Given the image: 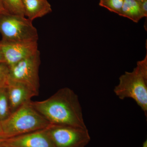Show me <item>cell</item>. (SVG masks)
<instances>
[{"label":"cell","instance_id":"5bb4252c","mask_svg":"<svg viewBox=\"0 0 147 147\" xmlns=\"http://www.w3.org/2000/svg\"><path fill=\"white\" fill-rule=\"evenodd\" d=\"M124 2V0H100L99 5L119 15Z\"/></svg>","mask_w":147,"mask_h":147},{"label":"cell","instance_id":"30bf717a","mask_svg":"<svg viewBox=\"0 0 147 147\" xmlns=\"http://www.w3.org/2000/svg\"><path fill=\"white\" fill-rule=\"evenodd\" d=\"M22 2L25 16L32 22L52 11L51 5L47 0H22Z\"/></svg>","mask_w":147,"mask_h":147},{"label":"cell","instance_id":"44dd1931","mask_svg":"<svg viewBox=\"0 0 147 147\" xmlns=\"http://www.w3.org/2000/svg\"><path fill=\"white\" fill-rule=\"evenodd\" d=\"M6 138L0 135V144H1V143L2 142H3V141L5 139H6Z\"/></svg>","mask_w":147,"mask_h":147},{"label":"cell","instance_id":"8fae6325","mask_svg":"<svg viewBox=\"0 0 147 147\" xmlns=\"http://www.w3.org/2000/svg\"><path fill=\"white\" fill-rule=\"evenodd\" d=\"M119 15L128 18L136 23L145 17L141 9L140 2L136 0H124Z\"/></svg>","mask_w":147,"mask_h":147},{"label":"cell","instance_id":"ba28073f","mask_svg":"<svg viewBox=\"0 0 147 147\" xmlns=\"http://www.w3.org/2000/svg\"><path fill=\"white\" fill-rule=\"evenodd\" d=\"M45 129L6 138L1 143L0 146L9 147H54Z\"/></svg>","mask_w":147,"mask_h":147},{"label":"cell","instance_id":"ffe728a7","mask_svg":"<svg viewBox=\"0 0 147 147\" xmlns=\"http://www.w3.org/2000/svg\"><path fill=\"white\" fill-rule=\"evenodd\" d=\"M142 147H147V140H145L144 142H143V144Z\"/></svg>","mask_w":147,"mask_h":147},{"label":"cell","instance_id":"5b68a950","mask_svg":"<svg viewBox=\"0 0 147 147\" xmlns=\"http://www.w3.org/2000/svg\"><path fill=\"white\" fill-rule=\"evenodd\" d=\"M45 129L54 147H86L91 140L87 127L50 123Z\"/></svg>","mask_w":147,"mask_h":147},{"label":"cell","instance_id":"9a60e30c","mask_svg":"<svg viewBox=\"0 0 147 147\" xmlns=\"http://www.w3.org/2000/svg\"><path fill=\"white\" fill-rule=\"evenodd\" d=\"M9 81V67L5 63H0V88H6Z\"/></svg>","mask_w":147,"mask_h":147},{"label":"cell","instance_id":"e0dca14e","mask_svg":"<svg viewBox=\"0 0 147 147\" xmlns=\"http://www.w3.org/2000/svg\"><path fill=\"white\" fill-rule=\"evenodd\" d=\"M6 13H9L4 6L1 1L0 0V14H5Z\"/></svg>","mask_w":147,"mask_h":147},{"label":"cell","instance_id":"2e32d148","mask_svg":"<svg viewBox=\"0 0 147 147\" xmlns=\"http://www.w3.org/2000/svg\"><path fill=\"white\" fill-rule=\"evenodd\" d=\"M141 4V9L142 12L144 15L145 17H146L147 16V1L140 2Z\"/></svg>","mask_w":147,"mask_h":147},{"label":"cell","instance_id":"277c9868","mask_svg":"<svg viewBox=\"0 0 147 147\" xmlns=\"http://www.w3.org/2000/svg\"><path fill=\"white\" fill-rule=\"evenodd\" d=\"M32 21L25 16L9 13L0 14L1 41L5 42L37 41V30Z\"/></svg>","mask_w":147,"mask_h":147},{"label":"cell","instance_id":"9c48e42d","mask_svg":"<svg viewBox=\"0 0 147 147\" xmlns=\"http://www.w3.org/2000/svg\"><path fill=\"white\" fill-rule=\"evenodd\" d=\"M7 88L11 113L24 103L31 100L32 97L38 95L26 85L10 80Z\"/></svg>","mask_w":147,"mask_h":147},{"label":"cell","instance_id":"d6986e66","mask_svg":"<svg viewBox=\"0 0 147 147\" xmlns=\"http://www.w3.org/2000/svg\"><path fill=\"white\" fill-rule=\"evenodd\" d=\"M0 135H1V136H3V137H5L3 133V129L2 128L1 123V121H0Z\"/></svg>","mask_w":147,"mask_h":147},{"label":"cell","instance_id":"52a82bcc","mask_svg":"<svg viewBox=\"0 0 147 147\" xmlns=\"http://www.w3.org/2000/svg\"><path fill=\"white\" fill-rule=\"evenodd\" d=\"M0 49L5 63L9 67L28 57L38 51L37 41L0 42Z\"/></svg>","mask_w":147,"mask_h":147},{"label":"cell","instance_id":"8992f818","mask_svg":"<svg viewBox=\"0 0 147 147\" xmlns=\"http://www.w3.org/2000/svg\"><path fill=\"white\" fill-rule=\"evenodd\" d=\"M40 64V53L38 50L34 55L9 67V80L26 85L38 95Z\"/></svg>","mask_w":147,"mask_h":147},{"label":"cell","instance_id":"7a4b0ae2","mask_svg":"<svg viewBox=\"0 0 147 147\" xmlns=\"http://www.w3.org/2000/svg\"><path fill=\"white\" fill-rule=\"evenodd\" d=\"M114 92L119 99L131 98L136 102L145 115L147 114V54L138 61L133 71H125L119 78Z\"/></svg>","mask_w":147,"mask_h":147},{"label":"cell","instance_id":"4fadbf2b","mask_svg":"<svg viewBox=\"0 0 147 147\" xmlns=\"http://www.w3.org/2000/svg\"><path fill=\"white\" fill-rule=\"evenodd\" d=\"M9 13L25 16L22 0H1Z\"/></svg>","mask_w":147,"mask_h":147},{"label":"cell","instance_id":"6da1fadb","mask_svg":"<svg viewBox=\"0 0 147 147\" xmlns=\"http://www.w3.org/2000/svg\"><path fill=\"white\" fill-rule=\"evenodd\" d=\"M31 103L50 123L87 127L78 96L69 88H62L45 100Z\"/></svg>","mask_w":147,"mask_h":147},{"label":"cell","instance_id":"7402d4cb","mask_svg":"<svg viewBox=\"0 0 147 147\" xmlns=\"http://www.w3.org/2000/svg\"><path fill=\"white\" fill-rule=\"evenodd\" d=\"M136 1H137L139 2H142L147 1V0H136Z\"/></svg>","mask_w":147,"mask_h":147},{"label":"cell","instance_id":"3957f363","mask_svg":"<svg viewBox=\"0 0 147 147\" xmlns=\"http://www.w3.org/2000/svg\"><path fill=\"white\" fill-rule=\"evenodd\" d=\"M31 101L24 103L1 121L6 138L45 129L50 125V123L33 107Z\"/></svg>","mask_w":147,"mask_h":147},{"label":"cell","instance_id":"7c38bea8","mask_svg":"<svg viewBox=\"0 0 147 147\" xmlns=\"http://www.w3.org/2000/svg\"><path fill=\"white\" fill-rule=\"evenodd\" d=\"M7 88H0V121L7 118L11 114Z\"/></svg>","mask_w":147,"mask_h":147},{"label":"cell","instance_id":"603a6c76","mask_svg":"<svg viewBox=\"0 0 147 147\" xmlns=\"http://www.w3.org/2000/svg\"><path fill=\"white\" fill-rule=\"evenodd\" d=\"M0 147H9L3 146H0Z\"/></svg>","mask_w":147,"mask_h":147},{"label":"cell","instance_id":"ac0fdd59","mask_svg":"<svg viewBox=\"0 0 147 147\" xmlns=\"http://www.w3.org/2000/svg\"><path fill=\"white\" fill-rule=\"evenodd\" d=\"M5 63L4 59L3 57L2 53L0 49V63Z\"/></svg>","mask_w":147,"mask_h":147}]
</instances>
